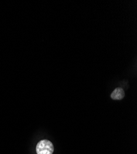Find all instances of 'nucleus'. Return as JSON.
<instances>
[{
	"instance_id": "1",
	"label": "nucleus",
	"mask_w": 137,
	"mask_h": 154,
	"mask_svg": "<svg viewBox=\"0 0 137 154\" xmlns=\"http://www.w3.org/2000/svg\"><path fill=\"white\" fill-rule=\"evenodd\" d=\"M54 150L53 144L51 141L43 139L37 144L36 151L37 154H52Z\"/></svg>"
},
{
	"instance_id": "2",
	"label": "nucleus",
	"mask_w": 137,
	"mask_h": 154,
	"mask_svg": "<svg viewBox=\"0 0 137 154\" xmlns=\"http://www.w3.org/2000/svg\"><path fill=\"white\" fill-rule=\"evenodd\" d=\"M125 96V93L121 88H117L111 94V99L113 100H121Z\"/></svg>"
}]
</instances>
